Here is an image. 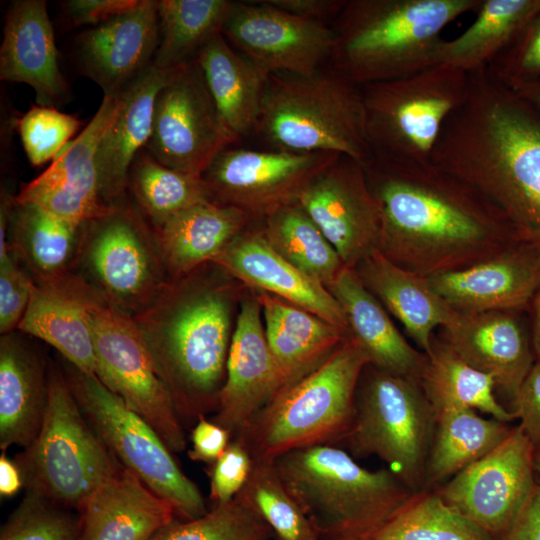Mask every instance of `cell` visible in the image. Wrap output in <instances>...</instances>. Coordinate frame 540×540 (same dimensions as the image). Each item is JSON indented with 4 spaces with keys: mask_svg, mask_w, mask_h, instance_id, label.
Here are the masks:
<instances>
[{
    "mask_svg": "<svg viewBox=\"0 0 540 540\" xmlns=\"http://www.w3.org/2000/svg\"><path fill=\"white\" fill-rule=\"evenodd\" d=\"M15 462L26 490L76 511L123 467L85 418L63 370L52 365L40 430Z\"/></svg>",
    "mask_w": 540,
    "mask_h": 540,
    "instance_id": "ba28073f",
    "label": "cell"
},
{
    "mask_svg": "<svg viewBox=\"0 0 540 540\" xmlns=\"http://www.w3.org/2000/svg\"><path fill=\"white\" fill-rule=\"evenodd\" d=\"M88 284L74 272L48 283L33 282L17 331L41 339L67 363L95 375V352Z\"/></svg>",
    "mask_w": 540,
    "mask_h": 540,
    "instance_id": "484cf974",
    "label": "cell"
},
{
    "mask_svg": "<svg viewBox=\"0 0 540 540\" xmlns=\"http://www.w3.org/2000/svg\"><path fill=\"white\" fill-rule=\"evenodd\" d=\"M264 220L262 230L273 249L326 288L345 267L334 247L298 203Z\"/></svg>",
    "mask_w": 540,
    "mask_h": 540,
    "instance_id": "60d3db41",
    "label": "cell"
},
{
    "mask_svg": "<svg viewBox=\"0 0 540 540\" xmlns=\"http://www.w3.org/2000/svg\"><path fill=\"white\" fill-rule=\"evenodd\" d=\"M82 225H74L37 204L14 202L8 225L9 248L27 267L34 282L48 283L72 272Z\"/></svg>",
    "mask_w": 540,
    "mask_h": 540,
    "instance_id": "e575fe53",
    "label": "cell"
},
{
    "mask_svg": "<svg viewBox=\"0 0 540 540\" xmlns=\"http://www.w3.org/2000/svg\"><path fill=\"white\" fill-rule=\"evenodd\" d=\"M237 497L270 528L274 540H321L273 462L254 460Z\"/></svg>",
    "mask_w": 540,
    "mask_h": 540,
    "instance_id": "7bdbcfd3",
    "label": "cell"
},
{
    "mask_svg": "<svg viewBox=\"0 0 540 540\" xmlns=\"http://www.w3.org/2000/svg\"><path fill=\"white\" fill-rule=\"evenodd\" d=\"M228 130L239 141L255 133L270 73L214 35L195 58Z\"/></svg>",
    "mask_w": 540,
    "mask_h": 540,
    "instance_id": "1f68e13d",
    "label": "cell"
},
{
    "mask_svg": "<svg viewBox=\"0 0 540 540\" xmlns=\"http://www.w3.org/2000/svg\"><path fill=\"white\" fill-rule=\"evenodd\" d=\"M513 404L514 413L520 419L519 425L535 449L540 448V361L532 366L518 389Z\"/></svg>",
    "mask_w": 540,
    "mask_h": 540,
    "instance_id": "f907efd6",
    "label": "cell"
},
{
    "mask_svg": "<svg viewBox=\"0 0 540 540\" xmlns=\"http://www.w3.org/2000/svg\"><path fill=\"white\" fill-rule=\"evenodd\" d=\"M267 540H274V539H273V538H271V539H267Z\"/></svg>",
    "mask_w": 540,
    "mask_h": 540,
    "instance_id": "94428289",
    "label": "cell"
},
{
    "mask_svg": "<svg viewBox=\"0 0 540 540\" xmlns=\"http://www.w3.org/2000/svg\"><path fill=\"white\" fill-rule=\"evenodd\" d=\"M95 375L141 416L172 452L186 448L183 423L160 379L150 352L131 315L109 303L88 285Z\"/></svg>",
    "mask_w": 540,
    "mask_h": 540,
    "instance_id": "4fadbf2b",
    "label": "cell"
},
{
    "mask_svg": "<svg viewBox=\"0 0 540 540\" xmlns=\"http://www.w3.org/2000/svg\"><path fill=\"white\" fill-rule=\"evenodd\" d=\"M273 463L321 540H371L415 493L388 468H364L338 445L297 449Z\"/></svg>",
    "mask_w": 540,
    "mask_h": 540,
    "instance_id": "5b68a950",
    "label": "cell"
},
{
    "mask_svg": "<svg viewBox=\"0 0 540 540\" xmlns=\"http://www.w3.org/2000/svg\"><path fill=\"white\" fill-rule=\"evenodd\" d=\"M246 287L264 291L326 320L350 337L344 312L330 291L269 244L262 228L244 230L214 260Z\"/></svg>",
    "mask_w": 540,
    "mask_h": 540,
    "instance_id": "603a6c76",
    "label": "cell"
},
{
    "mask_svg": "<svg viewBox=\"0 0 540 540\" xmlns=\"http://www.w3.org/2000/svg\"><path fill=\"white\" fill-rule=\"evenodd\" d=\"M486 68L505 86L540 82V14Z\"/></svg>",
    "mask_w": 540,
    "mask_h": 540,
    "instance_id": "7dc6e473",
    "label": "cell"
},
{
    "mask_svg": "<svg viewBox=\"0 0 540 540\" xmlns=\"http://www.w3.org/2000/svg\"><path fill=\"white\" fill-rule=\"evenodd\" d=\"M79 540H149L178 518L174 508L122 467L77 511Z\"/></svg>",
    "mask_w": 540,
    "mask_h": 540,
    "instance_id": "4316f807",
    "label": "cell"
},
{
    "mask_svg": "<svg viewBox=\"0 0 540 540\" xmlns=\"http://www.w3.org/2000/svg\"><path fill=\"white\" fill-rule=\"evenodd\" d=\"M499 540H540V486Z\"/></svg>",
    "mask_w": 540,
    "mask_h": 540,
    "instance_id": "11a10c76",
    "label": "cell"
},
{
    "mask_svg": "<svg viewBox=\"0 0 540 540\" xmlns=\"http://www.w3.org/2000/svg\"><path fill=\"white\" fill-rule=\"evenodd\" d=\"M252 218L233 206L214 201L192 206L155 229L170 278L213 262Z\"/></svg>",
    "mask_w": 540,
    "mask_h": 540,
    "instance_id": "d6a6232c",
    "label": "cell"
},
{
    "mask_svg": "<svg viewBox=\"0 0 540 540\" xmlns=\"http://www.w3.org/2000/svg\"><path fill=\"white\" fill-rule=\"evenodd\" d=\"M63 372L85 418L124 468L168 502L178 518L191 520L208 512L199 488L182 472L151 425L96 375L69 363Z\"/></svg>",
    "mask_w": 540,
    "mask_h": 540,
    "instance_id": "7c38bea8",
    "label": "cell"
},
{
    "mask_svg": "<svg viewBox=\"0 0 540 540\" xmlns=\"http://www.w3.org/2000/svg\"><path fill=\"white\" fill-rule=\"evenodd\" d=\"M49 366L15 331L0 338V448L36 438L48 398Z\"/></svg>",
    "mask_w": 540,
    "mask_h": 540,
    "instance_id": "f546056e",
    "label": "cell"
},
{
    "mask_svg": "<svg viewBox=\"0 0 540 540\" xmlns=\"http://www.w3.org/2000/svg\"><path fill=\"white\" fill-rule=\"evenodd\" d=\"M441 339L512 399L534 365L529 341L511 311L456 310Z\"/></svg>",
    "mask_w": 540,
    "mask_h": 540,
    "instance_id": "d4e9b609",
    "label": "cell"
},
{
    "mask_svg": "<svg viewBox=\"0 0 540 540\" xmlns=\"http://www.w3.org/2000/svg\"><path fill=\"white\" fill-rule=\"evenodd\" d=\"M371 540H499L437 492H415Z\"/></svg>",
    "mask_w": 540,
    "mask_h": 540,
    "instance_id": "b9f144b4",
    "label": "cell"
},
{
    "mask_svg": "<svg viewBox=\"0 0 540 540\" xmlns=\"http://www.w3.org/2000/svg\"><path fill=\"white\" fill-rule=\"evenodd\" d=\"M237 142L217 111L196 60L170 71L155 98L144 150L171 169L201 177L221 151Z\"/></svg>",
    "mask_w": 540,
    "mask_h": 540,
    "instance_id": "5bb4252c",
    "label": "cell"
},
{
    "mask_svg": "<svg viewBox=\"0 0 540 540\" xmlns=\"http://www.w3.org/2000/svg\"><path fill=\"white\" fill-rule=\"evenodd\" d=\"M298 204L348 268L378 250L381 216L365 167L340 156L304 189Z\"/></svg>",
    "mask_w": 540,
    "mask_h": 540,
    "instance_id": "ac0fdd59",
    "label": "cell"
},
{
    "mask_svg": "<svg viewBox=\"0 0 540 540\" xmlns=\"http://www.w3.org/2000/svg\"><path fill=\"white\" fill-rule=\"evenodd\" d=\"M255 133L274 149L373 158L361 86L332 68L270 74Z\"/></svg>",
    "mask_w": 540,
    "mask_h": 540,
    "instance_id": "8992f818",
    "label": "cell"
},
{
    "mask_svg": "<svg viewBox=\"0 0 540 540\" xmlns=\"http://www.w3.org/2000/svg\"><path fill=\"white\" fill-rule=\"evenodd\" d=\"M76 265L81 269L75 274L131 316L170 279L155 229L128 197L82 224Z\"/></svg>",
    "mask_w": 540,
    "mask_h": 540,
    "instance_id": "8fae6325",
    "label": "cell"
},
{
    "mask_svg": "<svg viewBox=\"0 0 540 540\" xmlns=\"http://www.w3.org/2000/svg\"><path fill=\"white\" fill-rule=\"evenodd\" d=\"M33 278L9 250L0 256V332L17 329L29 303Z\"/></svg>",
    "mask_w": 540,
    "mask_h": 540,
    "instance_id": "681fc988",
    "label": "cell"
},
{
    "mask_svg": "<svg viewBox=\"0 0 540 540\" xmlns=\"http://www.w3.org/2000/svg\"><path fill=\"white\" fill-rule=\"evenodd\" d=\"M0 79L29 85L39 106L65 104L68 83L58 64L53 26L45 0H15L5 13Z\"/></svg>",
    "mask_w": 540,
    "mask_h": 540,
    "instance_id": "cb8c5ba5",
    "label": "cell"
},
{
    "mask_svg": "<svg viewBox=\"0 0 540 540\" xmlns=\"http://www.w3.org/2000/svg\"><path fill=\"white\" fill-rule=\"evenodd\" d=\"M468 74L430 161L481 192L540 250V113L486 67Z\"/></svg>",
    "mask_w": 540,
    "mask_h": 540,
    "instance_id": "7a4b0ae2",
    "label": "cell"
},
{
    "mask_svg": "<svg viewBox=\"0 0 540 540\" xmlns=\"http://www.w3.org/2000/svg\"><path fill=\"white\" fill-rule=\"evenodd\" d=\"M418 381L436 413L446 408H470L504 423L517 418L497 401L492 377L469 365L435 336Z\"/></svg>",
    "mask_w": 540,
    "mask_h": 540,
    "instance_id": "8d00e7d4",
    "label": "cell"
},
{
    "mask_svg": "<svg viewBox=\"0 0 540 540\" xmlns=\"http://www.w3.org/2000/svg\"><path fill=\"white\" fill-rule=\"evenodd\" d=\"M436 411L418 379L364 369L347 431L337 442L352 456H376L413 492L425 486Z\"/></svg>",
    "mask_w": 540,
    "mask_h": 540,
    "instance_id": "9c48e42d",
    "label": "cell"
},
{
    "mask_svg": "<svg viewBox=\"0 0 540 540\" xmlns=\"http://www.w3.org/2000/svg\"><path fill=\"white\" fill-rule=\"evenodd\" d=\"M253 291L261 306L266 340L288 385L315 369L349 338L303 308L267 292Z\"/></svg>",
    "mask_w": 540,
    "mask_h": 540,
    "instance_id": "836d02e7",
    "label": "cell"
},
{
    "mask_svg": "<svg viewBox=\"0 0 540 540\" xmlns=\"http://www.w3.org/2000/svg\"><path fill=\"white\" fill-rule=\"evenodd\" d=\"M354 269L367 289L401 322L423 352H429L434 330L445 326L456 309L435 291L428 278L400 267L379 250Z\"/></svg>",
    "mask_w": 540,
    "mask_h": 540,
    "instance_id": "4dcf8cb0",
    "label": "cell"
},
{
    "mask_svg": "<svg viewBox=\"0 0 540 540\" xmlns=\"http://www.w3.org/2000/svg\"><path fill=\"white\" fill-rule=\"evenodd\" d=\"M369 360L351 337L320 365L281 390L234 437L256 461L273 462L297 449L337 444L352 420L357 388Z\"/></svg>",
    "mask_w": 540,
    "mask_h": 540,
    "instance_id": "52a82bcc",
    "label": "cell"
},
{
    "mask_svg": "<svg viewBox=\"0 0 540 540\" xmlns=\"http://www.w3.org/2000/svg\"><path fill=\"white\" fill-rule=\"evenodd\" d=\"M232 438L229 430L201 415L191 431L192 448L188 451V457L212 465L224 453Z\"/></svg>",
    "mask_w": 540,
    "mask_h": 540,
    "instance_id": "816d5d0a",
    "label": "cell"
},
{
    "mask_svg": "<svg viewBox=\"0 0 540 540\" xmlns=\"http://www.w3.org/2000/svg\"><path fill=\"white\" fill-rule=\"evenodd\" d=\"M128 192L154 229L192 206L212 201L202 177L171 169L144 149L131 165Z\"/></svg>",
    "mask_w": 540,
    "mask_h": 540,
    "instance_id": "ab89813d",
    "label": "cell"
},
{
    "mask_svg": "<svg viewBox=\"0 0 540 540\" xmlns=\"http://www.w3.org/2000/svg\"><path fill=\"white\" fill-rule=\"evenodd\" d=\"M168 74L152 65L119 97L116 114L97 151L99 193L104 206L127 198L129 171L149 140L155 98Z\"/></svg>",
    "mask_w": 540,
    "mask_h": 540,
    "instance_id": "83f0119b",
    "label": "cell"
},
{
    "mask_svg": "<svg viewBox=\"0 0 540 540\" xmlns=\"http://www.w3.org/2000/svg\"><path fill=\"white\" fill-rule=\"evenodd\" d=\"M137 0H66L62 12L72 26H97L126 11Z\"/></svg>",
    "mask_w": 540,
    "mask_h": 540,
    "instance_id": "f5cc1de1",
    "label": "cell"
},
{
    "mask_svg": "<svg viewBox=\"0 0 540 540\" xmlns=\"http://www.w3.org/2000/svg\"><path fill=\"white\" fill-rule=\"evenodd\" d=\"M24 486L21 470L16 462L3 452L0 457V495L7 498L18 493Z\"/></svg>",
    "mask_w": 540,
    "mask_h": 540,
    "instance_id": "9f6ffc18",
    "label": "cell"
},
{
    "mask_svg": "<svg viewBox=\"0 0 540 540\" xmlns=\"http://www.w3.org/2000/svg\"><path fill=\"white\" fill-rule=\"evenodd\" d=\"M533 309V347L540 361V289L532 300Z\"/></svg>",
    "mask_w": 540,
    "mask_h": 540,
    "instance_id": "680465c9",
    "label": "cell"
},
{
    "mask_svg": "<svg viewBox=\"0 0 540 540\" xmlns=\"http://www.w3.org/2000/svg\"><path fill=\"white\" fill-rule=\"evenodd\" d=\"M119 98L103 96L92 119L39 176L25 183L17 202L37 204L53 215L81 226L103 208L99 193L97 151L113 120Z\"/></svg>",
    "mask_w": 540,
    "mask_h": 540,
    "instance_id": "44dd1931",
    "label": "cell"
},
{
    "mask_svg": "<svg viewBox=\"0 0 540 540\" xmlns=\"http://www.w3.org/2000/svg\"><path fill=\"white\" fill-rule=\"evenodd\" d=\"M240 290L215 263L170 278L132 316L182 421L217 408Z\"/></svg>",
    "mask_w": 540,
    "mask_h": 540,
    "instance_id": "3957f363",
    "label": "cell"
},
{
    "mask_svg": "<svg viewBox=\"0 0 540 540\" xmlns=\"http://www.w3.org/2000/svg\"><path fill=\"white\" fill-rule=\"evenodd\" d=\"M534 455V445L518 425L497 447L454 475L436 492L500 539L537 486Z\"/></svg>",
    "mask_w": 540,
    "mask_h": 540,
    "instance_id": "2e32d148",
    "label": "cell"
},
{
    "mask_svg": "<svg viewBox=\"0 0 540 540\" xmlns=\"http://www.w3.org/2000/svg\"><path fill=\"white\" fill-rule=\"evenodd\" d=\"M365 171L380 209L378 250L404 269L456 271L521 242L489 199L431 161L373 157Z\"/></svg>",
    "mask_w": 540,
    "mask_h": 540,
    "instance_id": "6da1fadb",
    "label": "cell"
},
{
    "mask_svg": "<svg viewBox=\"0 0 540 540\" xmlns=\"http://www.w3.org/2000/svg\"><path fill=\"white\" fill-rule=\"evenodd\" d=\"M436 415L425 485L453 477L497 447L511 430L507 423L483 418L470 408H446Z\"/></svg>",
    "mask_w": 540,
    "mask_h": 540,
    "instance_id": "74e56055",
    "label": "cell"
},
{
    "mask_svg": "<svg viewBox=\"0 0 540 540\" xmlns=\"http://www.w3.org/2000/svg\"><path fill=\"white\" fill-rule=\"evenodd\" d=\"M221 33L270 74H310L329 61L330 24L300 18L261 0L233 1Z\"/></svg>",
    "mask_w": 540,
    "mask_h": 540,
    "instance_id": "e0dca14e",
    "label": "cell"
},
{
    "mask_svg": "<svg viewBox=\"0 0 540 540\" xmlns=\"http://www.w3.org/2000/svg\"><path fill=\"white\" fill-rule=\"evenodd\" d=\"M482 0H346L333 21L329 65L359 86L439 64L442 31Z\"/></svg>",
    "mask_w": 540,
    "mask_h": 540,
    "instance_id": "277c9868",
    "label": "cell"
},
{
    "mask_svg": "<svg viewBox=\"0 0 540 540\" xmlns=\"http://www.w3.org/2000/svg\"><path fill=\"white\" fill-rule=\"evenodd\" d=\"M468 86V73L445 64L361 86L373 157L430 161L445 121L464 102Z\"/></svg>",
    "mask_w": 540,
    "mask_h": 540,
    "instance_id": "30bf717a",
    "label": "cell"
},
{
    "mask_svg": "<svg viewBox=\"0 0 540 540\" xmlns=\"http://www.w3.org/2000/svg\"><path fill=\"white\" fill-rule=\"evenodd\" d=\"M232 5L230 0H158L159 45L153 66L170 72L195 60L221 33Z\"/></svg>",
    "mask_w": 540,
    "mask_h": 540,
    "instance_id": "f35d334b",
    "label": "cell"
},
{
    "mask_svg": "<svg viewBox=\"0 0 540 540\" xmlns=\"http://www.w3.org/2000/svg\"><path fill=\"white\" fill-rule=\"evenodd\" d=\"M271 538L273 534L270 528L236 496L226 504L213 506L199 518L174 519L158 530L149 540H267Z\"/></svg>",
    "mask_w": 540,
    "mask_h": 540,
    "instance_id": "ee69618b",
    "label": "cell"
},
{
    "mask_svg": "<svg viewBox=\"0 0 540 540\" xmlns=\"http://www.w3.org/2000/svg\"><path fill=\"white\" fill-rule=\"evenodd\" d=\"M507 87L528 101L540 113V82L519 83Z\"/></svg>",
    "mask_w": 540,
    "mask_h": 540,
    "instance_id": "6f0895ef",
    "label": "cell"
},
{
    "mask_svg": "<svg viewBox=\"0 0 540 540\" xmlns=\"http://www.w3.org/2000/svg\"><path fill=\"white\" fill-rule=\"evenodd\" d=\"M261 314L260 303L249 289L240 300L214 417L233 437L288 386L266 340Z\"/></svg>",
    "mask_w": 540,
    "mask_h": 540,
    "instance_id": "d6986e66",
    "label": "cell"
},
{
    "mask_svg": "<svg viewBox=\"0 0 540 540\" xmlns=\"http://www.w3.org/2000/svg\"><path fill=\"white\" fill-rule=\"evenodd\" d=\"M427 278L458 311H513L540 289V250L519 242L472 266Z\"/></svg>",
    "mask_w": 540,
    "mask_h": 540,
    "instance_id": "7402d4cb",
    "label": "cell"
},
{
    "mask_svg": "<svg viewBox=\"0 0 540 540\" xmlns=\"http://www.w3.org/2000/svg\"><path fill=\"white\" fill-rule=\"evenodd\" d=\"M476 14L459 37L444 40L439 64L466 73L487 67L540 14V0H482Z\"/></svg>",
    "mask_w": 540,
    "mask_h": 540,
    "instance_id": "d590c367",
    "label": "cell"
},
{
    "mask_svg": "<svg viewBox=\"0 0 540 540\" xmlns=\"http://www.w3.org/2000/svg\"><path fill=\"white\" fill-rule=\"evenodd\" d=\"M158 45V0H137L78 34L74 54L80 72L101 88L103 96L119 98L153 65Z\"/></svg>",
    "mask_w": 540,
    "mask_h": 540,
    "instance_id": "ffe728a7",
    "label": "cell"
},
{
    "mask_svg": "<svg viewBox=\"0 0 540 540\" xmlns=\"http://www.w3.org/2000/svg\"><path fill=\"white\" fill-rule=\"evenodd\" d=\"M23 149L33 166L54 160L79 130L81 121L54 107L35 105L16 121Z\"/></svg>",
    "mask_w": 540,
    "mask_h": 540,
    "instance_id": "bcb514c9",
    "label": "cell"
},
{
    "mask_svg": "<svg viewBox=\"0 0 540 540\" xmlns=\"http://www.w3.org/2000/svg\"><path fill=\"white\" fill-rule=\"evenodd\" d=\"M254 459L246 444L233 437L224 453L211 465L209 498L213 506L232 501L247 482Z\"/></svg>",
    "mask_w": 540,
    "mask_h": 540,
    "instance_id": "c3c4849f",
    "label": "cell"
},
{
    "mask_svg": "<svg viewBox=\"0 0 540 540\" xmlns=\"http://www.w3.org/2000/svg\"><path fill=\"white\" fill-rule=\"evenodd\" d=\"M26 490L1 528L0 540H79L80 516Z\"/></svg>",
    "mask_w": 540,
    "mask_h": 540,
    "instance_id": "f6af8a7d",
    "label": "cell"
},
{
    "mask_svg": "<svg viewBox=\"0 0 540 540\" xmlns=\"http://www.w3.org/2000/svg\"><path fill=\"white\" fill-rule=\"evenodd\" d=\"M534 466L536 473L540 476V448L535 449Z\"/></svg>",
    "mask_w": 540,
    "mask_h": 540,
    "instance_id": "91938a15",
    "label": "cell"
},
{
    "mask_svg": "<svg viewBox=\"0 0 540 540\" xmlns=\"http://www.w3.org/2000/svg\"><path fill=\"white\" fill-rule=\"evenodd\" d=\"M327 289L340 304L350 337L366 354L369 365L419 378L425 353L408 343L355 269L345 266Z\"/></svg>",
    "mask_w": 540,
    "mask_h": 540,
    "instance_id": "f1b7e54d",
    "label": "cell"
},
{
    "mask_svg": "<svg viewBox=\"0 0 540 540\" xmlns=\"http://www.w3.org/2000/svg\"><path fill=\"white\" fill-rule=\"evenodd\" d=\"M294 16L329 24L336 19L346 0H261ZM331 25V24H330Z\"/></svg>",
    "mask_w": 540,
    "mask_h": 540,
    "instance_id": "db71d44e",
    "label": "cell"
},
{
    "mask_svg": "<svg viewBox=\"0 0 540 540\" xmlns=\"http://www.w3.org/2000/svg\"><path fill=\"white\" fill-rule=\"evenodd\" d=\"M340 156L230 146L201 177L212 201L238 208L252 219H265L298 203L308 184Z\"/></svg>",
    "mask_w": 540,
    "mask_h": 540,
    "instance_id": "9a60e30c",
    "label": "cell"
}]
</instances>
